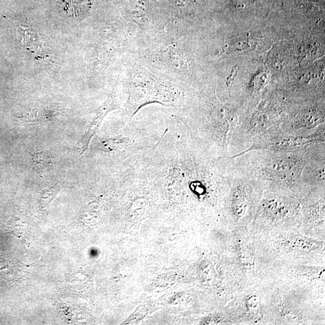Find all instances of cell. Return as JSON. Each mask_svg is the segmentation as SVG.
Instances as JSON below:
<instances>
[{
  "label": "cell",
  "instance_id": "3",
  "mask_svg": "<svg viewBox=\"0 0 325 325\" xmlns=\"http://www.w3.org/2000/svg\"><path fill=\"white\" fill-rule=\"evenodd\" d=\"M128 114L132 118L142 107L158 103L174 106L180 98L176 85L162 79L139 64L135 63L129 70Z\"/></svg>",
  "mask_w": 325,
  "mask_h": 325
},
{
  "label": "cell",
  "instance_id": "1",
  "mask_svg": "<svg viewBox=\"0 0 325 325\" xmlns=\"http://www.w3.org/2000/svg\"><path fill=\"white\" fill-rule=\"evenodd\" d=\"M313 145L295 151L249 150L223 157V161L228 168L258 181L265 189L302 199L308 193L302 182V172Z\"/></svg>",
  "mask_w": 325,
  "mask_h": 325
},
{
  "label": "cell",
  "instance_id": "9",
  "mask_svg": "<svg viewBox=\"0 0 325 325\" xmlns=\"http://www.w3.org/2000/svg\"><path fill=\"white\" fill-rule=\"evenodd\" d=\"M246 307L251 313H257L260 311V300L257 296H250L246 299Z\"/></svg>",
  "mask_w": 325,
  "mask_h": 325
},
{
  "label": "cell",
  "instance_id": "2",
  "mask_svg": "<svg viewBox=\"0 0 325 325\" xmlns=\"http://www.w3.org/2000/svg\"><path fill=\"white\" fill-rule=\"evenodd\" d=\"M167 25L154 34L149 46L142 53V58L148 67L178 81L187 74L190 64L178 28Z\"/></svg>",
  "mask_w": 325,
  "mask_h": 325
},
{
  "label": "cell",
  "instance_id": "5",
  "mask_svg": "<svg viewBox=\"0 0 325 325\" xmlns=\"http://www.w3.org/2000/svg\"><path fill=\"white\" fill-rule=\"evenodd\" d=\"M323 124L324 109L313 106L284 116L281 128L288 133L307 135L312 134Z\"/></svg>",
  "mask_w": 325,
  "mask_h": 325
},
{
  "label": "cell",
  "instance_id": "4",
  "mask_svg": "<svg viewBox=\"0 0 325 325\" xmlns=\"http://www.w3.org/2000/svg\"><path fill=\"white\" fill-rule=\"evenodd\" d=\"M325 143V125L310 135H303L284 131L281 125L267 130L252 141L248 150L295 151L304 150L314 144Z\"/></svg>",
  "mask_w": 325,
  "mask_h": 325
},
{
  "label": "cell",
  "instance_id": "8",
  "mask_svg": "<svg viewBox=\"0 0 325 325\" xmlns=\"http://www.w3.org/2000/svg\"><path fill=\"white\" fill-rule=\"evenodd\" d=\"M170 6L173 8L177 15L185 14L188 7L190 6L189 0H167Z\"/></svg>",
  "mask_w": 325,
  "mask_h": 325
},
{
  "label": "cell",
  "instance_id": "6",
  "mask_svg": "<svg viewBox=\"0 0 325 325\" xmlns=\"http://www.w3.org/2000/svg\"><path fill=\"white\" fill-rule=\"evenodd\" d=\"M302 179L308 193L311 189L325 187V143L314 144L303 169Z\"/></svg>",
  "mask_w": 325,
  "mask_h": 325
},
{
  "label": "cell",
  "instance_id": "7",
  "mask_svg": "<svg viewBox=\"0 0 325 325\" xmlns=\"http://www.w3.org/2000/svg\"><path fill=\"white\" fill-rule=\"evenodd\" d=\"M30 154L36 171L43 172L52 166L53 157L50 152L37 150L30 152Z\"/></svg>",
  "mask_w": 325,
  "mask_h": 325
}]
</instances>
